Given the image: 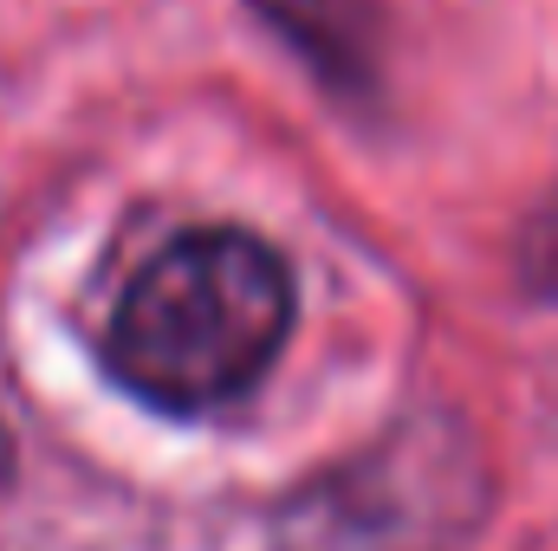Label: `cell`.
Listing matches in <instances>:
<instances>
[{
	"instance_id": "6da1fadb",
	"label": "cell",
	"mask_w": 558,
	"mask_h": 551,
	"mask_svg": "<svg viewBox=\"0 0 558 551\" xmlns=\"http://www.w3.org/2000/svg\"><path fill=\"white\" fill-rule=\"evenodd\" d=\"M292 331V273L260 234H175L105 325V370L162 415H208L247 396Z\"/></svg>"
},
{
	"instance_id": "7a4b0ae2",
	"label": "cell",
	"mask_w": 558,
	"mask_h": 551,
	"mask_svg": "<svg viewBox=\"0 0 558 551\" xmlns=\"http://www.w3.org/2000/svg\"><path fill=\"white\" fill-rule=\"evenodd\" d=\"M260 7L318 59H331L338 39H357V20L371 13V0H260Z\"/></svg>"
},
{
	"instance_id": "3957f363",
	"label": "cell",
	"mask_w": 558,
	"mask_h": 551,
	"mask_svg": "<svg viewBox=\"0 0 558 551\" xmlns=\"http://www.w3.org/2000/svg\"><path fill=\"white\" fill-rule=\"evenodd\" d=\"M7 474H13V441H7V428H0V487H7Z\"/></svg>"
}]
</instances>
